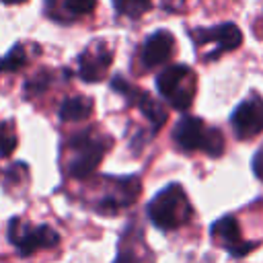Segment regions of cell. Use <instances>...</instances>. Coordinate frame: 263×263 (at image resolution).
Masks as SVG:
<instances>
[{"label": "cell", "mask_w": 263, "mask_h": 263, "mask_svg": "<svg viewBox=\"0 0 263 263\" xmlns=\"http://www.w3.org/2000/svg\"><path fill=\"white\" fill-rule=\"evenodd\" d=\"M97 0H45V12L60 23H72L95 10Z\"/></svg>", "instance_id": "obj_10"}, {"label": "cell", "mask_w": 263, "mask_h": 263, "mask_svg": "<svg viewBox=\"0 0 263 263\" xmlns=\"http://www.w3.org/2000/svg\"><path fill=\"white\" fill-rule=\"evenodd\" d=\"M156 88L162 95V99L177 111H187L193 103L197 82L195 74L185 64H175L164 68L156 76Z\"/></svg>", "instance_id": "obj_4"}, {"label": "cell", "mask_w": 263, "mask_h": 263, "mask_svg": "<svg viewBox=\"0 0 263 263\" xmlns=\"http://www.w3.org/2000/svg\"><path fill=\"white\" fill-rule=\"evenodd\" d=\"M92 113V99L88 97H70L66 101H62L58 115L62 121H82Z\"/></svg>", "instance_id": "obj_12"}, {"label": "cell", "mask_w": 263, "mask_h": 263, "mask_svg": "<svg viewBox=\"0 0 263 263\" xmlns=\"http://www.w3.org/2000/svg\"><path fill=\"white\" fill-rule=\"evenodd\" d=\"M175 144L185 152L201 150L208 156H220L224 152V136L216 127H208L199 117L185 115L173 129Z\"/></svg>", "instance_id": "obj_3"}, {"label": "cell", "mask_w": 263, "mask_h": 263, "mask_svg": "<svg viewBox=\"0 0 263 263\" xmlns=\"http://www.w3.org/2000/svg\"><path fill=\"white\" fill-rule=\"evenodd\" d=\"M16 144H18V138H16V134L12 129V123L0 121V156L2 158L10 156L14 152V148H16Z\"/></svg>", "instance_id": "obj_16"}, {"label": "cell", "mask_w": 263, "mask_h": 263, "mask_svg": "<svg viewBox=\"0 0 263 263\" xmlns=\"http://www.w3.org/2000/svg\"><path fill=\"white\" fill-rule=\"evenodd\" d=\"M4 4H21V2H25V0H2Z\"/></svg>", "instance_id": "obj_20"}, {"label": "cell", "mask_w": 263, "mask_h": 263, "mask_svg": "<svg viewBox=\"0 0 263 263\" xmlns=\"http://www.w3.org/2000/svg\"><path fill=\"white\" fill-rule=\"evenodd\" d=\"M191 39L197 47L201 45H214V49L205 55V60H216L226 51L236 49L242 43V33L234 23H222L210 29H193Z\"/></svg>", "instance_id": "obj_6"}, {"label": "cell", "mask_w": 263, "mask_h": 263, "mask_svg": "<svg viewBox=\"0 0 263 263\" xmlns=\"http://www.w3.org/2000/svg\"><path fill=\"white\" fill-rule=\"evenodd\" d=\"M25 64H27V49L21 43H16L6 55L0 58V74H4V72H10V74L18 72Z\"/></svg>", "instance_id": "obj_15"}, {"label": "cell", "mask_w": 263, "mask_h": 263, "mask_svg": "<svg viewBox=\"0 0 263 263\" xmlns=\"http://www.w3.org/2000/svg\"><path fill=\"white\" fill-rule=\"evenodd\" d=\"M51 84V74L49 72H39V74H35L27 84H25V90H23V95L27 97V99H35V97H39L41 92H45L47 90V86Z\"/></svg>", "instance_id": "obj_17"}, {"label": "cell", "mask_w": 263, "mask_h": 263, "mask_svg": "<svg viewBox=\"0 0 263 263\" xmlns=\"http://www.w3.org/2000/svg\"><path fill=\"white\" fill-rule=\"evenodd\" d=\"M148 220L160 230H175L189 222L193 210L185 189L179 183H171L160 189L146 208Z\"/></svg>", "instance_id": "obj_1"}, {"label": "cell", "mask_w": 263, "mask_h": 263, "mask_svg": "<svg viewBox=\"0 0 263 263\" xmlns=\"http://www.w3.org/2000/svg\"><path fill=\"white\" fill-rule=\"evenodd\" d=\"M111 62H113L111 49L103 41H95L78 55V76L84 82H99L105 78Z\"/></svg>", "instance_id": "obj_8"}, {"label": "cell", "mask_w": 263, "mask_h": 263, "mask_svg": "<svg viewBox=\"0 0 263 263\" xmlns=\"http://www.w3.org/2000/svg\"><path fill=\"white\" fill-rule=\"evenodd\" d=\"M152 6L150 0H113V8L117 14L127 18H140L144 12H148Z\"/></svg>", "instance_id": "obj_14"}, {"label": "cell", "mask_w": 263, "mask_h": 263, "mask_svg": "<svg viewBox=\"0 0 263 263\" xmlns=\"http://www.w3.org/2000/svg\"><path fill=\"white\" fill-rule=\"evenodd\" d=\"M210 232H212V236L218 242H222V247L226 251L232 249V247H236L240 242V226H238V222H236L234 216H222L220 220H216L212 224Z\"/></svg>", "instance_id": "obj_11"}, {"label": "cell", "mask_w": 263, "mask_h": 263, "mask_svg": "<svg viewBox=\"0 0 263 263\" xmlns=\"http://www.w3.org/2000/svg\"><path fill=\"white\" fill-rule=\"evenodd\" d=\"M232 132L238 140H251L263 132V99L253 95L245 99L230 115Z\"/></svg>", "instance_id": "obj_7"}, {"label": "cell", "mask_w": 263, "mask_h": 263, "mask_svg": "<svg viewBox=\"0 0 263 263\" xmlns=\"http://www.w3.org/2000/svg\"><path fill=\"white\" fill-rule=\"evenodd\" d=\"M6 234H8V240L16 247V251L23 257H29L41 249H51L60 242V234L51 226H47V224L29 226L21 218H12L8 222Z\"/></svg>", "instance_id": "obj_5"}, {"label": "cell", "mask_w": 263, "mask_h": 263, "mask_svg": "<svg viewBox=\"0 0 263 263\" xmlns=\"http://www.w3.org/2000/svg\"><path fill=\"white\" fill-rule=\"evenodd\" d=\"M109 140L92 134L90 129L74 134L66 142V173L74 179H84L95 173V168L101 164L105 152H107Z\"/></svg>", "instance_id": "obj_2"}, {"label": "cell", "mask_w": 263, "mask_h": 263, "mask_svg": "<svg viewBox=\"0 0 263 263\" xmlns=\"http://www.w3.org/2000/svg\"><path fill=\"white\" fill-rule=\"evenodd\" d=\"M113 263H142V259L134 251H119Z\"/></svg>", "instance_id": "obj_18"}, {"label": "cell", "mask_w": 263, "mask_h": 263, "mask_svg": "<svg viewBox=\"0 0 263 263\" xmlns=\"http://www.w3.org/2000/svg\"><path fill=\"white\" fill-rule=\"evenodd\" d=\"M175 51V37L160 29V31H154L142 45V51H140V64L142 68L146 70H152L156 66H162L164 62L171 60Z\"/></svg>", "instance_id": "obj_9"}, {"label": "cell", "mask_w": 263, "mask_h": 263, "mask_svg": "<svg viewBox=\"0 0 263 263\" xmlns=\"http://www.w3.org/2000/svg\"><path fill=\"white\" fill-rule=\"evenodd\" d=\"M140 111H142V115L150 121V125H152V134H156L162 125H164V121H166V111H164V105H160L156 99H152L148 92H140V97L136 99V103H134Z\"/></svg>", "instance_id": "obj_13"}, {"label": "cell", "mask_w": 263, "mask_h": 263, "mask_svg": "<svg viewBox=\"0 0 263 263\" xmlns=\"http://www.w3.org/2000/svg\"><path fill=\"white\" fill-rule=\"evenodd\" d=\"M253 171L259 179H263V146L257 150V154L253 156Z\"/></svg>", "instance_id": "obj_19"}]
</instances>
